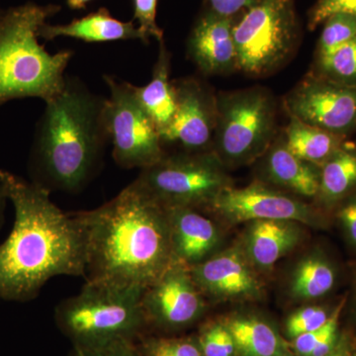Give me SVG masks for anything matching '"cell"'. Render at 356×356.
<instances>
[{
    "instance_id": "1",
    "label": "cell",
    "mask_w": 356,
    "mask_h": 356,
    "mask_svg": "<svg viewBox=\"0 0 356 356\" xmlns=\"http://www.w3.org/2000/svg\"><path fill=\"white\" fill-rule=\"evenodd\" d=\"M76 214L86 283L145 290L175 264L168 209L136 180L108 202Z\"/></svg>"
},
{
    "instance_id": "2",
    "label": "cell",
    "mask_w": 356,
    "mask_h": 356,
    "mask_svg": "<svg viewBox=\"0 0 356 356\" xmlns=\"http://www.w3.org/2000/svg\"><path fill=\"white\" fill-rule=\"evenodd\" d=\"M0 184L15 212L13 231L0 245V301L34 299L51 278L84 277L83 227L51 200V192L0 170Z\"/></svg>"
},
{
    "instance_id": "3",
    "label": "cell",
    "mask_w": 356,
    "mask_h": 356,
    "mask_svg": "<svg viewBox=\"0 0 356 356\" xmlns=\"http://www.w3.org/2000/svg\"><path fill=\"white\" fill-rule=\"evenodd\" d=\"M105 99L81 79L67 76L37 125L30 159L33 182L50 192L72 193L90 181L109 143Z\"/></svg>"
},
{
    "instance_id": "4",
    "label": "cell",
    "mask_w": 356,
    "mask_h": 356,
    "mask_svg": "<svg viewBox=\"0 0 356 356\" xmlns=\"http://www.w3.org/2000/svg\"><path fill=\"white\" fill-rule=\"evenodd\" d=\"M60 10L54 4L28 2L0 14V107L23 98L47 102L65 88L74 51L49 53L38 36L42 25Z\"/></svg>"
},
{
    "instance_id": "5",
    "label": "cell",
    "mask_w": 356,
    "mask_h": 356,
    "mask_svg": "<svg viewBox=\"0 0 356 356\" xmlns=\"http://www.w3.org/2000/svg\"><path fill=\"white\" fill-rule=\"evenodd\" d=\"M144 290L86 283L76 296L60 302L55 322L72 348H95L149 334L142 308Z\"/></svg>"
},
{
    "instance_id": "6",
    "label": "cell",
    "mask_w": 356,
    "mask_h": 356,
    "mask_svg": "<svg viewBox=\"0 0 356 356\" xmlns=\"http://www.w3.org/2000/svg\"><path fill=\"white\" fill-rule=\"evenodd\" d=\"M212 152L226 168L252 165L276 139V104L261 86L220 92Z\"/></svg>"
},
{
    "instance_id": "7",
    "label": "cell",
    "mask_w": 356,
    "mask_h": 356,
    "mask_svg": "<svg viewBox=\"0 0 356 356\" xmlns=\"http://www.w3.org/2000/svg\"><path fill=\"white\" fill-rule=\"evenodd\" d=\"M135 180L165 206L200 211L207 210L221 192L233 186L226 168L212 152H165L156 163L140 170Z\"/></svg>"
},
{
    "instance_id": "8",
    "label": "cell",
    "mask_w": 356,
    "mask_h": 356,
    "mask_svg": "<svg viewBox=\"0 0 356 356\" xmlns=\"http://www.w3.org/2000/svg\"><path fill=\"white\" fill-rule=\"evenodd\" d=\"M238 70L264 76L284 65L296 47L293 0H259L233 27Z\"/></svg>"
},
{
    "instance_id": "9",
    "label": "cell",
    "mask_w": 356,
    "mask_h": 356,
    "mask_svg": "<svg viewBox=\"0 0 356 356\" xmlns=\"http://www.w3.org/2000/svg\"><path fill=\"white\" fill-rule=\"evenodd\" d=\"M110 95L105 99L104 123L115 163L126 170L146 168L165 154L156 124L140 106L133 84L104 76Z\"/></svg>"
},
{
    "instance_id": "10",
    "label": "cell",
    "mask_w": 356,
    "mask_h": 356,
    "mask_svg": "<svg viewBox=\"0 0 356 356\" xmlns=\"http://www.w3.org/2000/svg\"><path fill=\"white\" fill-rule=\"evenodd\" d=\"M175 115L170 125L159 132L163 146L177 152L205 153L212 149L217 122V97L196 77L172 81Z\"/></svg>"
},
{
    "instance_id": "11",
    "label": "cell",
    "mask_w": 356,
    "mask_h": 356,
    "mask_svg": "<svg viewBox=\"0 0 356 356\" xmlns=\"http://www.w3.org/2000/svg\"><path fill=\"white\" fill-rule=\"evenodd\" d=\"M147 327L178 331L191 327L206 310L205 297L188 267L175 264L142 295Z\"/></svg>"
},
{
    "instance_id": "12",
    "label": "cell",
    "mask_w": 356,
    "mask_h": 356,
    "mask_svg": "<svg viewBox=\"0 0 356 356\" xmlns=\"http://www.w3.org/2000/svg\"><path fill=\"white\" fill-rule=\"evenodd\" d=\"M283 103L289 116L336 135L356 122V86L325 77L303 79L285 96Z\"/></svg>"
},
{
    "instance_id": "13",
    "label": "cell",
    "mask_w": 356,
    "mask_h": 356,
    "mask_svg": "<svg viewBox=\"0 0 356 356\" xmlns=\"http://www.w3.org/2000/svg\"><path fill=\"white\" fill-rule=\"evenodd\" d=\"M207 210L229 224L259 220H289L308 226L318 222L316 213L308 204L264 182H254L242 188L229 187Z\"/></svg>"
},
{
    "instance_id": "14",
    "label": "cell",
    "mask_w": 356,
    "mask_h": 356,
    "mask_svg": "<svg viewBox=\"0 0 356 356\" xmlns=\"http://www.w3.org/2000/svg\"><path fill=\"white\" fill-rule=\"evenodd\" d=\"M204 297L214 300H255L264 290L254 267L242 247L217 252L209 259L189 268Z\"/></svg>"
},
{
    "instance_id": "15",
    "label": "cell",
    "mask_w": 356,
    "mask_h": 356,
    "mask_svg": "<svg viewBox=\"0 0 356 356\" xmlns=\"http://www.w3.org/2000/svg\"><path fill=\"white\" fill-rule=\"evenodd\" d=\"M165 207L175 264L191 268L216 254L222 238L216 222L194 208Z\"/></svg>"
},
{
    "instance_id": "16",
    "label": "cell",
    "mask_w": 356,
    "mask_h": 356,
    "mask_svg": "<svg viewBox=\"0 0 356 356\" xmlns=\"http://www.w3.org/2000/svg\"><path fill=\"white\" fill-rule=\"evenodd\" d=\"M231 18L205 14L197 21L187 43V55L206 76L238 70Z\"/></svg>"
},
{
    "instance_id": "17",
    "label": "cell",
    "mask_w": 356,
    "mask_h": 356,
    "mask_svg": "<svg viewBox=\"0 0 356 356\" xmlns=\"http://www.w3.org/2000/svg\"><path fill=\"white\" fill-rule=\"evenodd\" d=\"M261 181L295 195L314 197L320 187L317 165L298 158L288 149L284 137L274 140L259 159Z\"/></svg>"
},
{
    "instance_id": "18",
    "label": "cell",
    "mask_w": 356,
    "mask_h": 356,
    "mask_svg": "<svg viewBox=\"0 0 356 356\" xmlns=\"http://www.w3.org/2000/svg\"><path fill=\"white\" fill-rule=\"evenodd\" d=\"M303 224L289 220H259L248 222L242 247L254 268L269 271L294 250L303 238Z\"/></svg>"
},
{
    "instance_id": "19",
    "label": "cell",
    "mask_w": 356,
    "mask_h": 356,
    "mask_svg": "<svg viewBox=\"0 0 356 356\" xmlns=\"http://www.w3.org/2000/svg\"><path fill=\"white\" fill-rule=\"evenodd\" d=\"M39 38L51 41L58 37L81 40L86 43L140 40L144 43L138 26L133 21L124 22L116 19L106 8L98 9L83 18L72 20L64 25L44 23L38 31Z\"/></svg>"
},
{
    "instance_id": "20",
    "label": "cell",
    "mask_w": 356,
    "mask_h": 356,
    "mask_svg": "<svg viewBox=\"0 0 356 356\" xmlns=\"http://www.w3.org/2000/svg\"><path fill=\"white\" fill-rule=\"evenodd\" d=\"M170 58L165 41L159 42L158 60L151 81L144 86H133L138 102L156 124L159 132L170 125L177 107L175 88L170 77Z\"/></svg>"
},
{
    "instance_id": "21",
    "label": "cell",
    "mask_w": 356,
    "mask_h": 356,
    "mask_svg": "<svg viewBox=\"0 0 356 356\" xmlns=\"http://www.w3.org/2000/svg\"><path fill=\"white\" fill-rule=\"evenodd\" d=\"M241 356H293L289 346L268 323L250 316L229 318L225 322Z\"/></svg>"
},
{
    "instance_id": "22",
    "label": "cell",
    "mask_w": 356,
    "mask_h": 356,
    "mask_svg": "<svg viewBox=\"0 0 356 356\" xmlns=\"http://www.w3.org/2000/svg\"><path fill=\"white\" fill-rule=\"evenodd\" d=\"M289 117L290 122L283 137L288 149L295 156L318 165H324L339 151V140L336 134Z\"/></svg>"
},
{
    "instance_id": "23",
    "label": "cell",
    "mask_w": 356,
    "mask_h": 356,
    "mask_svg": "<svg viewBox=\"0 0 356 356\" xmlns=\"http://www.w3.org/2000/svg\"><path fill=\"white\" fill-rule=\"evenodd\" d=\"M334 282L336 273L332 264L322 255L311 254L295 266L289 289L294 298L312 300L331 291Z\"/></svg>"
},
{
    "instance_id": "24",
    "label": "cell",
    "mask_w": 356,
    "mask_h": 356,
    "mask_svg": "<svg viewBox=\"0 0 356 356\" xmlns=\"http://www.w3.org/2000/svg\"><path fill=\"white\" fill-rule=\"evenodd\" d=\"M356 185V156L339 149L323 165L318 194L325 201L343 197Z\"/></svg>"
},
{
    "instance_id": "25",
    "label": "cell",
    "mask_w": 356,
    "mask_h": 356,
    "mask_svg": "<svg viewBox=\"0 0 356 356\" xmlns=\"http://www.w3.org/2000/svg\"><path fill=\"white\" fill-rule=\"evenodd\" d=\"M318 65L325 79L356 86V36L332 53L318 58Z\"/></svg>"
},
{
    "instance_id": "26",
    "label": "cell",
    "mask_w": 356,
    "mask_h": 356,
    "mask_svg": "<svg viewBox=\"0 0 356 356\" xmlns=\"http://www.w3.org/2000/svg\"><path fill=\"white\" fill-rule=\"evenodd\" d=\"M140 356H205L196 337H159L147 334L135 343Z\"/></svg>"
},
{
    "instance_id": "27",
    "label": "cell",
    "mask_w": 356,
    "mask_h": 356,
    "mask_svg": "<svg viewBox=\"0 0 356 356\" xmlns=\"http://www.w3.org/2000/svg\"><path fill=\"white\" fill-rule=\"evenodd\" d=\"M325 22L318 44V58L332 53L356 36L355 16L336 14Z\"/></svg>"
},
{
    "instance_id": "28",
    "label": "cell",
    "mask_w": 356,
    "mask_h": 356,
    "mask_svg": "<svg viewBox=\"0 0 356 356\" xmlns=\"http://www.w3.org/2000/svg\"><path fill=\"white\" fill-rule=\"evenodd\" d=\"M205 356H236L234 337L225 323L213 322L204 325L197 337Z\"/></svg>"
},
{
    "instance_id": "29",
    "label": "cell",
    "mask_w": 356,
    "mask_h": 356,
    "mask_svg": "<svg viewBox=\"0 0 356 356\" xmlns=\"http://www.w3.org/2000/svg\"><path fill=\"white\" fill-rule=\"evenodd\" d=\"M341 309H343V304L337 307L336 311L330 316L329 320L323 327L295 337L293 339L295 353L299 356H310L318 344L325 343L329 339H336Z\"/></svg>"
},
{
    "instance_id": "30",
    "label": "cell",
    "mask_w": 356,
    "mask_h": 356,
    "mask_svg": "<svg viewBox=\"0 0 356 356\" xmlns=\"http://www.w3.org/2000/svg\"><path fill=\"white\" fill-rule=\"evenodd\" d=\"M330 316L327 310L322 307L308 306L300 309L293 313L286 322V331L288 337L294 339L301 336L318 330L323 327L329 320Z\"/></svg>"
},
{
    "instance_id": "31",
    "label": "cell",
    "mask_w": 356,
    "mask_h": 356,
    "mask_svg": "<svg viewBox=\"0 0 356 356\" xmlns=\"http://www.w3.org/2000/svg\"><path fill=\"white\" fill-rule=\"evenodd\" d=\"M134 20L138 22V29L143 35L144 43L149 44V38L163 41V31L156 23L158 0H133Z\"/></svg>"
},
{
    "instance_id": "32",
    "label": "cell",
    "mask_w": 356,
    "mask_h": 356,
    "mask_svg": "<svg viewBox=\"0 0 356 356\" xmlns=\"http://www.w3.org/2000/svg\"><path fill=\"white\" fill-rule=\"evenodd\" d=\"M336 14H348L356 17V0H318L312 11L309 27L315 29Z\"/></svg>"
},
{
    "instance_id": "33",
    "label": "cell",
    "mask_w": 356,
    "mask_h": 356,
    "mask_svg": "<svg viewBox=\"0 0 356 356\" xmlns=\"http://www.w3.org/2000/svg\"><path fill=\"white\" fill-rule=\"evenodd\" d=\"M70 356H140L135 343L127 341H113L95 348H72Z\"/></svg>"
},
{
    "instance_id": "34",
    "label": "cell",
    "mask_w": 356,
    "mask_h": 356,
    "mask_svg": "<svg viewBox=\"0 0 356 356\" xmlns=\"http://www.w3.org/2000/svg\"><path fill=\"white\" fill-rule=\"evenodd\" d=\"M259 0H207L211 7V13L231 18L243 9H250Z\"/></svg>"
},
{
    "instance_id": "35",
    "label": "cell",
    "mask_w": 356,
    "mask_h": 356,
    "mask_svg": "<svg viewBox=\"0 0 356 356\" xmlns=\"http://www.w3.org/2000/svg\"><path fill=\"white\" fill-rule=\"evenodd\" d=\"M339 216L348 238L356 245V199L346 204L339 211Z\"/></svg>"
},
{
    "instance_id": "36",
    "label": "cell",
    "mask_w": 356,
    "mask_h": 356,
    "mask_svg": "<svg viewBox=\"0 0 356 356\" xmlns=\"http://www.w3.org/2000/svg\"><path fill=\"white\" fill-rule=\"evenodd\" d=\"M90 1H92V0H67V4L70 9L81 10V9H83L84 7L86 6V4L89 3Z\"/></svg>"
},
{
    "instance_id": "37",
    "label": "cell",
    "mask_w": 356,
    "mask_h": 356,
    "mask_svg": "<svg viewBox=\"0 0 356 356\" xmlns=\"http://www.w3.org/2000/svg\"><path fill=\"white\" fill-rule=\"evenodd\" d=\"M7 200L6 192L3 187L0 184V222H1L2 216H3L4 206Z\"/></svg>"
},
{
    "instance_id": "38",
    "label": "cell",
    "mask_w": 356,
    "mask_h": 356,
    "mask_svg": "<svg viewBox=\"0 0 356 356\" xmlns=\"http://www.w3.org/2000/svg\"><path fill=\"white\" fill-rule=\"evenodd\" d=\"M327 356H343V355H339V353H336V355H332V353H331V355H329Z\"/></svg>"
},
{
    "instance_id": "39",
    "label": "cell",
    "mask_w": 356,
    "mask_h": 356,
    "mask_svg": "<svg viewBox=\"0 0 356 356\" xmlns=\"http://www.w3.org/2000/svg\"><path fill=\"white\" fill-rule=\"evenodd\" d=\"M1 13H2V11H1V9H0V14H1Z\"/></svg>"
}]
</instances>
